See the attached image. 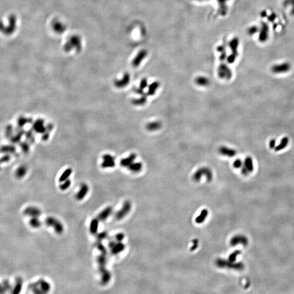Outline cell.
Returning <instances> with one entry per match:
<instances>
[{"mask_svg": "<svg viewBox=\"0 0 294 294\" xmlns=\"http://www.w3.org/2000/svg\"><path fill=\"white\" fill-rule=\"evenodd\" d=\"M204 175L205 176L208 182H211L212 180L213 174L212 171L211 169L206 167H201L198 169L197 171H196L192 176V179L195 182H198L200 181V180Z\"/></svg>", "mask_w": 294, "mask_h": 294, "instance_id": "6da1fadb", "label": "cell"}, {"mask_svg": "<svg viewBox=\"0 0 294 294\" xmlns=\"http://www.w3.org/2000/svg\"><path fill=\"white\" fill-rule=\"evenodd\" d=\"M33 292L36 294H45L48 293L51 289L50 284L44 279H40L36 283L31 285Z\"/></svg>", "mask_w": 294, "mask_h": 294, "instance_id": "7a4b0ae2", "label": "cell"}, {"mask_svg": "<svg viewBox=\"0 0 294 294\" xmlns=\"http://www.w3.org/2000/svg\"><path fill=\"white\" fill-rule=\"evenodd\" d=\"M215 264L218 267L221 268H228L235 270H240L243 268V265L241 263H234V262L227 260L224 259L219 258L215 261Z\"/></svg>", "mask_w": 294, "mask_h": 294, "instance_id": "3957f363", "label": "cell"}, {"mask_svg": "<svg viewBox=\"0 0 294 294\" xmlns=\"http://www.w3.org/2000/svg\"><path fill=\"white\" fill-rule=\"evenodd\" d=\"M45 224L49 227L53 228L54 231L58 234H62L64 231L63 224L56 218L53 217H48L45 219Z\"/></svg>", "mask_w": 294, "mask_h": 294, "instance_id": "277c9868", "label": "cell"}, {"mask_svg": "<svg viewBox=\"0 0 294 294\" xmlns=\"http://www.w3.org/2000/svg\"><path fill=\"white\" fill-rule=\"evenodd\" d=\"M218 77L222 79L230 80L232 77L233 73L228 66L222 63L220 64L217 70Z\"/></svg>", "mask_w": 294, "mask_h": 294, "instance_id": "5b68a950", "label": "cell"}, {"mask_svg": "<svg viewBox=\"0 0 294 294\" xmlns=\"http://www.w3.org/2000/svg\"><path fill=\"white\" fill-rule=\"evenodd\" d=\"M131 209V203L129 201H126L124 202L122 208L117 212L115 214V218L117 220H120L126 215H128Z\"/></svg>", "mask_w": 294, "mask_h": 294, "instance_id": "8992f818", "label": "cell"}, {"mask_svg": "<svg viewBox=\"0 0 294 294\" xmlns=\"http://www.w3.org/2000/svg\"><path fill=\"white\" fill-rule=\"evenodd\" d=\"M290 64L289 63H282L279 64H276L271 68V71L274 74H282L287 73L290 69Z\"/></svg>", "mask_w": 294, "mask_h": 294, "instance_id": "52a82bcc", "label": "cell"}, {"mask_svg": "<svg viewBox=\"0 0 294 294\" xmlns=\"http://www.w3.org/2000/svg\"><path fill=\"white\" fill-rule=\"evenodd\" d=\"M130 81V75L129 73H126L124 74L122 79L116 80L114 81V85L117 88H122L129 85Z\"/></svg>", "mask_w": 294, "mask_h": 294, "instance_id": "ba28073f", "label": "cell"}, {"mask_svg": "<svg viewBox=\"0 0 294 294\" xmlns=\"http://www.w3.org/2000/svg\"><path fill=\"white\" fill-rule=\"evenodd\" d=\"M269 32V27L266 23H262L261 27L260 30V33L259 35V40L261 42H265L268 39Z\"/></svg>", "mask_w": 294, "mask_h": 294, "instance_id": "9c48e42d", "label": "cell"}, {"mask_svg": "<svg viewBox=\"0 0 294 294\" xmlns=\"http://www.w3.org/2000/svg\"><path fill=\"white\" fill-rule=\"evenodd\" d=\"M106 255H105V254L100 253V255L97 258V262H98L99 270L100 274L107 270V269L106 268V265H107Z\"/></svg>", "mask_w": 294, "mask_h": 294, "instance_id": "30bf717a", "label": "cell"}, {"mask_svg": "<svg viewBox=\"0 0 294 294\" xmlns=\"http://www.w3.org/2000/svg\"><path fill=\"white\" fill-rule=\"evenodd\" d=\"M147 55H148V53H147V50H141L138 53V54L136 55V56L134 58V60L132 61V66H134V67L139 66L145 57L147 56Z\"/></svg>", "mask_w": 294, "mask_h": 294, "instance_id": "8fae6325", "label": "cell"}, {"mask_svg": "<svg viewBox=\"0 0 294 294\" xmlns=\"http://www.w3.org/2000/svg\"><path fill=\"white\" fill-rule=\"evenodd\" d=\"M89 191V187L87 184L83 183L81 185L79 191L76 195V199L77 201H82L85 198Z\"/></svg>", "mask_w": 294, "mask_h": 294, "instance_id": "7c38bea8", "label": "cell"}, {"mask_svg": "<svg viewBox=\"0 0 294 294\" xmlns=\"http://www.w3.org/2000/svg\"><path fill=\"white\" fill-rule=\"evenodd\" d=\"M218 152L222 155L225 156L229 158L234 157L236 155V151L234 149H231L225 146H222L219 148Z\"/></svg>", "mask_w": 294, "mask_h": 294, "instance_id": "4fadbf2b", "label": "cell"}, {"mask_svg": "<svg viewBox=\"0 0 294 294\" xmlns=\"http://www.w3.org/2000/svg\"><path fill=\"white\" fill-rule=\"evenodd\" d=\"M113 209L112 206H107L104 209L102 212L100 213L98 218L100 221H104L107 218H109V216L112 213Z\"/></svg>", "mask_w": 294, "mask_h": 294, "instance_id": "5bb4252c", "label": "cell"}, {"mask_svg": "<svg viewBox=\"0 0 294 294\" xmlns=\"http://www.w3.org/2000/svg\"><path fill=\"white\" fill-rule=\"evenodd\" d=\"M239 44V40L236 37H235L233 39H232L229 43V46L231 50V54L234 55L236 57L238 56Z\"/></svg>", "mask_w": 294, "mask_h": 294, "instance_id": "9a60e30c", "label": "cell"}, {"mask_svg": "<svg viewBox=\"0 0 294 294\" xmlns=\"http://www.w3.org/2000/svg\"><path fill=\"white\" fill-rule=\"evenodd\" d=\"M136 157H137V156H136V154L132 153L128 157L124 158V159H122L120 160V164L122 167H128L132 163L134 162V161L136 159Z\"/></svg>", "mask_w": 294, "mask_h": 294, "instance_id": "2e32d148", "label": "cell"}, {"mask_svg": "<svg viewBox=\"0 0 294 294\" xmlns=\"http://www.w3.org/2000/svg\"><path fill=\"white\" fill-rule=\"evenodd\" d=\"M125 248V245L122 242H117L116 244L111 249L112 254L117 255L122 252Z\"/></svg>", "mask_w": 294, "mask_h": 294, "instance_id": "e0dca14e", "label": "cell"}, {"mask_svg": "<svg viewBox=\"0 0 294 294\" xmlns=\"http://www.w3.org/2000/svg\"><path fill=\"white\" fill-rule=\"evenodd\" d=\"M25 214L26 215L33 217H38L41 214V211L39 209L36 207L30 206L26 209L25 210Z\"/></svg>", "mask_w": 294, "mask_h": 294, "instance_id": "ac0fdd59", "label": "cell"}, {"mask_svg": "<svg viewBox=\"0 0 294 294\" xmlns=\"http://www.w3.org/2000/svg\"><path fill=\"white\" fill-rule=\"evenodd\" d=\"M99 220L98 218H93L90 223L89 231L91 234L95 235L97 234L99 225Z\"/></svg>", "mask_w": 294, "mask_h": 294, "instance_id": "d6986e66", "label": "cell"}, {"mask_svg": "<svg viewBox=\"0 0 294 294\" xmlns=\"http://www.w3.org/2000/svg\"><path fill=\"white\" fill-rule=\"evenodd\" d=\"M230 243L233 246H234L235 245L239 244H244L247 243V239L244 236L236 235L231 239Z\"/></svg>", "mask_w": 294, "mask_h": 294, "instance_id": "ffe728a7", "label": "cell"}, {"mask_svg": "<svg viewBox=\"0 0 294 294\" xmlns=\"http://www.w3.org/2000/svg\"><path fill=\"white\" fill-rule=\"evenodd\" d=\"M162 127V123L159 121L149 122L146 125V129L150 131L158 130Z\"/></svg>", "mask_w": 294, "mask_h": 294, "instance_id": "44dd1931", "label": "cell"}, {"mask_svg": "<svg viewBox=\"0 0 294 294\" xmlns=\"http://www.w3.org/2000/svg\"><path fill=\"white\" fill-rule=\"evenodd\" d=\"M44 123L43 119H39L34 124V129L36 132L43 134L46 131V127L44 126Z\"/></svg>", "mask_w": 294, "mask_h": 294, "instance_id": "7402d4cb", "label": "cell"}, {"mask_svg": "<svg viewBox=\"0 0 294 294\" xmlns=\"http://www.w3.org/2000/svg\"><path fill=\"white\" fill-rule=\"evenodd\" d=\"M195 82L198 86L206 87L209 85L210 80L204 76H198L195 79Z\"/></svg>", "mask_w": 294, "mask_h": 294, "instance_id": "603a6c76", "label": "cell"}, {"mask_svg": "<svg viewBox=\"0 0 294 294\" xmlns=\"http://www.w3.org/2000/svg\"><path fill=\"white\" fill-rule=\"evenodd\" d=\"M160 87V83L158 81H155L152 83L148 86V90L147 93L148 96H154L155 94L156 90Z\"/></svg>", "mask_w": 294, "mask_h": 294, "instance_id": "cb8c5ba5", "label": "cell"}, {"mask_svg": "<svg viewBox=\"0 0 294 294\" xmlns=\"http://www.w3.org/2000/svg\"><path fill=\"white\" fill-rule=\"evenodd\" d=\"M208 210L207 209H204L202 210L200 214L196 218V220H195L196 223H197V224H201L202 223H203L205 221L206 218L207 217V216L208 215Z\"/></svg>", "mask_w": 294, "mask_h": 294, "instance_id": "d4e9b609", "label": "cell"}, {"mask_svg": "<svg viewBox=\"0 0 294 294\" xmlns=\"http://www.w3.org/2000/svg\"><path fill=\"white\" fill-rule=\"evenodd\" d=\"M101 274V284L105 285L109 283L111 279V274L108 270L104 272Z\"/></svg>", "mask_w": 294, "mask_h": 294, "instance_id": "484cf974", "label": "cell"}, {"mask_svg": "<svg viewBox=\"0 0 294 294\" xmlns=\"http://www.w3.org/2000/svg\"><path fill=\"white\" fill-rule=\"evenodd\" d=\"M289 139L287 137H284L283 139H282L280 141V143L278 144L276 147L274 148L276 152H279L282 150L284 149L287 147V144L289 143Z\"/></svg>", "mask_w": 294, "mask_h": 294, "instance_id": "4316f807", "label": "cell"}, {"mask_svg": "<svg viewBox=\"0 0 294 294\" xmlns=\"http://www.w3.org/2000/svg\"><path fill=\"white\" fill-rule=\"evenodd\" d=\"M147 94L142 96L140 98L137 99H134L131 100V103L135 106H141L144 105L147 101Z\"/></svg>", "mask_w": 294, "mask_h": 294, "instance_id": "83f0119b", "label": "cell"}, {"mask_svg": "<svg viewBox=\"0 0 294 294\" xmlns=\"http://www.w3.org/2000/svg\"><path fill=\"white\" fill-rule=\"evenodd\" d=\"M219 4L220 13L223 16H225L227 13V7L226 6V2L228 0H217Z\"/></svg>", "mask_w": 294, "mask_h": 294, "instance_id": "f1b7e54d", "label": "cell"}, {"mask_svg": "<svg viewBox=\"0 0 294 294\" xmlns=\"http://www.w3.org/2000/svg\"><path fill=\"white\" fill-rule=\"evenodd\" d=\"M244 166L248 170L249 173L252 172L253 171V169H254L253 162V160H252L251 157L247 156L245 158Z\"/></svg>", "mask_w": 294, "mask_h": 294, "instance_id": "f546056e", "label": "cell"}, {"mask_svg": "<svg viewBox=\"0 0 294 294\" xmlns=\"http://www.w3.org/2000/svg\"><path fill=\"white\" fill-rule=\"evenodd\" d=\"M143 165L141 162H133L128 167L130 171L134 173L139 172L142 169Z\"/></svg>", "mask_w": 294, "mask_h": 294, "instance_id": "4dcf8cb0", "label": "cell"}, {"mask_svg": "<svg viewBox=\"0 0 294 294\" xmlns=\"http://www.w3.org/2000/svg\"><path fill=\"white\" fill-rule=\"evenodd\" d=\"M72 172H73V170L71 169L68 168V169H66L61 175V177L59 178V182H62L67 179H68L70 175L71 174Z\"/></svg>", "mask_w": 294, "mask_h": 294, "instance_id": "1f68e13d", "label": "cell"}, {"mask_svg": "<svg viewBox=\"0 0 294 294\" xmlns=\"http://www.w3.org/2000/svg\"><path fill=\"white\" fill-rule=\"evenodd\" d=\"M217 51L221 53V55L220 56V60L221 61H224L225 59H227V53H226V49L225 47L223 45H220L217 47Z\"/></svg>", "mask_w": 294, "mask_h": 294, "instance_id": "d6a6232c", "label": "cell"}, {"mask_svg": "<svg viewBox=\"0 0 294 294\" xmlns=\"http://www.w3.org/2000/svg\"><path fill=\"white\" fill-rule=\"evenodd\" d=\"M30 225L33 228H39L41 225V222L38 217H33L30 221Z\"/></svg>", "mask_w": 294, "mask_h": 294, "instance_id": "836d02e7", "label": "cell"}, {"mask_svg": "<svg viewBox=\"0 0 294 294\" xmlns=\"http://www.w3.org/2000/svg\"><path fill=\"white\" fill-rule=\"evenodd\" d=\"M116 166L115 161H106L104 160L101 164V166L103 167V169H107V168H112Z\"/></svg>", "mask_w": 294, "mask_h": 294, "instance_id": "e575fe53", "label": "cell"}, {"mask_svg": "<svg viewBox=\"0 0 294 294\" xmlns=\"http://www.w3.org/2000/svg\"><path fill=\"white\" fill-rule=\"evenodd\" d=\"M96 247L97 249L101 253L107 255V252L106 247L103 244V243L101 242V241H97L96 243Z\"/></svg>", "mask_w": 294, "mask_h": 294, "instance_id": "d590c367", "label": "cell"}, {"mask_svg": "<svg viewBox=\"0 0 294 294\" xmlns=\"http://www.w3.org/2000/svg\"><path fill=\"white\" fill-rule=\"evenodd\" d=\"M63 183L60 185V188L62 191H66L68 188H69L71 185V182L70 179H67L64 182H62Z\"/></svg>", "mask_w": 294, "mask_h": 294, "instance_id": "8d00e7d4", "label": "cell"}, {"mask_svg": "<svg viewBox=\"0 0 294 294\" xmlns=\"http://www.w3.org/2000/svg\"><path fill=\"white\" fill-rule=\"evenodd\" d=\"M240 251L239 250H236L235 251L233 252L228 257V260L231 262H234L236 260V257L239 255H240Z\"/></svg>", "mask_w": 294, "mask_h": 294, "instance_id": "74e56055", "label": "cell"}, {"mask_svg": "<svg viewBox=\"0 0 294 294\" xmlns=\"http://www.w3.org/2000/svg\"><path fill=\"white\" fill-rule=\"evenodd\" d=\"M53 28L54 29L56 30L57 32H64V31L65 30V27L63 25L62 23H54V26H53Z\"/></svg>", "mask_w": 294, "mask_h": 294, "instance_id": "f35d334b", "label": "cell"}, {"mask_svg": "<svg viewBox=\"0 0 294 294\" xmlns=\"http://www.w3.org/2000/svg\"><path fill=\"white\" fill-rule=\"evenodd\" d=\"M259 31V29L257 26H252L248 28V30H247V33L249 35L252 36L255 33H257Z\"/></svg>", "mask_w": 294, "mask_h": 294, "instance_id": "ab89813d", "label": "cell"}, {"mask_svg": "<svg viewBox=\"0 0 294 294\" xmlns=\"http://www.w3.org/2000/svg\"><path fill=\"white\" fill-rule=\"evenodd\" d=\"M107 236H108V234H107V232H106V231H102V232L98 234V235H97L98 241H102L107 238Z\"/></svg>", "mask_w": 294, "mask_h": 294, "instance_id": "60d3db41", "label": "cell"}, {"mask_svg": "<svg viewBox=\"0 0 294 294\" xmlns=\"http://www.w3.org/2000/svg\"><path fill=\"white\" fill-rule=\"evenodd\" d=\"M243 166V163L241 159H237L235 160L233 163V166L235 169H240Z\"/></svg>", "mask_w": 294, "mask_h": 294, "instance_id": "b9f144b4", "label": "cell"}, {"mask_svg": "<svg viewBox=\"0 0 294 294\" xmlns=\"http://www.w3.org/2000/svg\"><path fill=\"white\" fill-rule=\"evenodd\" d=\"M148 85V80L146 78H143L141 80V81L140 82L139 88L142 89H144L146 87H147Z\"/></svg>", "mask_w": 294, "mask_h": 294, "instance_id": "7bdbcfd3", "label": "cell"}, {"mask_svg": "<svg viewBox=\"0 0 294 294\" xmlns=\"http://www.w3.org/2000/svg\"><path fill=\"white\" fill-rule=\"evenodd\" d=\"M292 5V9H291V14L293 15H294V0H285L284 2V5L285 6H288V5Z\"/></svg>", "mask_w": 294, "mask_h": 294, "instance_id": "ee69618b", "label": "cell"}, {"mask_svg": "<svg viewBox=\"0 0 294 294\" xmlns=\"http://www.w3.org/2000/svg\"><path fill=\"white\" fill-rule=\"evenodd\" d=\"M199 246V241L197 239H193L192 240V245L190 248L191 251H194L197 248H198Z\"/></svg>", "mask_w": 294, "mask_h": 294, "instance_id": "f6af8a7d", "label": "cell"}, {"mask_svg": "<svg viewBox=\"0 0 294 294\" xmlns=\"http://www.w3.org/2000/svg\"><path fill=\"white\" fill-rule=\"evenodd\" d=\"M124 238H125V235L123 233H119L117 234L115 236V239L117 242H122Z\"/></svg>", "mask_w": 294, "mask_h": 294, "instance_id": "bcb514c9", "label": "cell"}, {"mask_svg": "<svg viewBox=\"0 0 294 294\" xmlns=\"http://www.w3.org/2000/svg\"><path fill=\"white\" fill-rule=\"evenodd\" d=\"M236 57H237L235 56L234 55L231 54L229 56H228L227 57V62L229 64H232V63H234L235 61Z\"/></svg>", "mask_w": 294, "mask_h": 294, "instance_id": "7dc6e473", "label": "cell"}, {"mask_svg": "<svg viewBox=\"0 0 294 294\" xmlns=\"http://www.w3.org/2000/svg\"><path fill=\"white\" fill-rule=\"evenodd\" d=\"M103 159L106 161H115V158L109 154H105L103 156Z\"/></svg>", "mask_w": 294, "mask_h": 294, "instance_id": "c3c4849f", "label": "cell"}, {"mask_svg": "<svg viewBox=\"0 0 294 294\" xmlns=\"http://www.w3.org/2000/svg\"><path fill=\"white\" fill-rule=\"evenodd\" d=\"M134 92L136 93V94H138L139 95H140L141 96H144V95H145L147 94V93H145L144 92V89H141L139 87V88H135L134 89Z\"/></svg>", "mask_w": 294, "mask_h": 294, "instance_id": "681fc988", "label": "cell"}, {"mask_svg": "<svg viewBox=\"0 0 294 294\" xmlns=\"http://www.w3.org/2000/svg\"><path fill=\"white\" fill-rule=\"evenodd\" d=\"M49 136H50V132H48V131H46L44 133H43V135L42 136V139L43 141H47L49 138Z\"/></svg>", "mask_w": 294, "mask_h": 294, "instance_id": "f907efd6", "label": "cell"}, {"mask_svg": "<svg viewBox=\"0 0 294 294\" xmlns=\"http://www.w3.org/2000/svg\"><path fill=\"white\" fill-rule=\"evenodd\" d=\"M276 141L275 139H272L270 140V143H269V146H270V148L271 149H274L275 147H276Z\"/></svg>", "mask_w": 294, "mask_h": 294, "instance_id": "816d5d0a", "label": "cell"}, {"mask_svg": "<svg viewBox=\"0 0 294 294\" xmlns=\"http://www.w3.org/2000/svg\"><path fill=\"white\" fill-rule=\"evenodd\" d=\"M46 131L48 132H51L53 129V124L49 123L46 126Z\"/></svg>", "mask_w": 294, "mask_h": 294, "instance_id": "f5cc1de1", "label": "cell"}, {"mask_svg": "<svg viewBox=\"0 0 294 294\" xmlns=\"http://www.w3.org/2000/svg\"><path fill=\"white\" fill-rule=\"evenodd\" d=\"M241 173H242V174L246 175L248 174L249 172H248V170L247 169L244 167V166H242V167H241Z\"/></svg>", "mask_w": 294, "mask_h": 294, "instance_id": "db71d44e", "label": "cell"}, {"mask_svg": "<svg viewBox=\"0 0 294 294\" xmlns=\"http://www.w3.org/2000/svg\"><path fill=\"white\" fill-rule=\"evenodd\" d=\"M276 14L273 13L271 14V15H270L268 17V20H269L270 21L272 22V21H274V19H276Z\"/></svg>", "mask_w": 294, "mask_h": 294, "instance_id": "11a10c76", "label": "cell"}, {"mask_svg": "<svg viewBox=\"0 0 294 294\" xmlns=\"http://www.w3.org/2000/svg\"><path fill=\"white\" fill-rule=\"evenodd\" d=\"M117 242L116 240H115V241H113V240H112V241H109V244H108L109 247L110 249H111V248H112L113 247V246L116 244Z\"/></svg>", "mask_w": 294, "mask_h": 294, "instance_id": "9f6ffc18", "label": "cell"}, {"mask_svg": "<svg viewBox=\"0 0 294 294\" xmlns=\"http://www.w3.org/2000/svg\"><path fill=\"white\" fill-rule=\"evenodd\" d=\"M261 17L263 18H265V17H266L267 16V13H266V11H263L261 13Z\"/></svg>", "mask_w": 294, "mask_h": 294, "instance_id": "6f0895ef", "label": "cell"}, {"mask_svg": "<svg viewBox=\"0 0 294 294\" xmlns=\"http://www.w3.org/2000/svg\"><path fill=\"white\" fill-rule=\"evenodd\" d=\"M196 1H203V0H196Z\"/></svg>", "mask_w": 294, "mask_h": 294, "instance_id": "680465c9", "label": "cell"}]
</instances>
